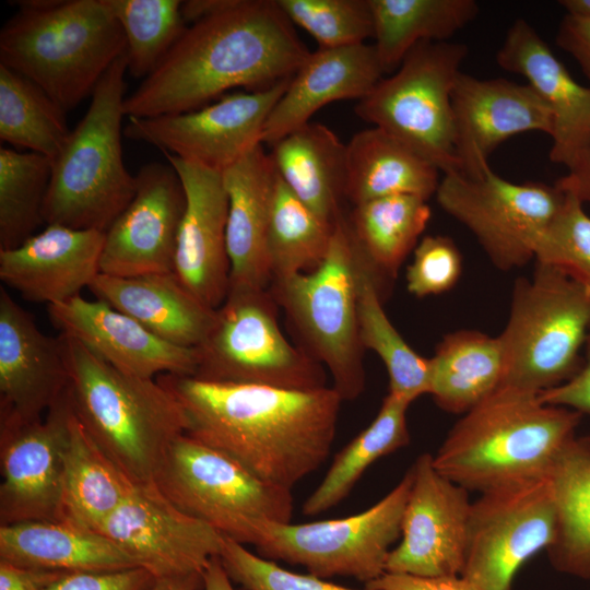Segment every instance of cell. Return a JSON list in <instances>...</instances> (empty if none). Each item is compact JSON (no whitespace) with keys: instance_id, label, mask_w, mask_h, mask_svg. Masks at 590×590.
Returning a JSON list of instances; mask_svg holds the SVG:
<instances>
[{"instance_id":"52","label":"cell","mask_w":590,"mask_h":590,"mask_svg":"<svg viewBox=\"0 0 590 590\" xmlns=\"http://www.w3.org/2000/svg\"><path fill=\"white\" fill-rule=\"evenodd\" d=\"M564 191L590 204V142L568 167V174L556 181Z\"/></svg>"},{"instance_id":"25","label":"cell","mask_w":590,"mask_h":590,"mask_svg":"<svg viewBox=\"0 0 590 590\" xmlns=\"http://www.w3.org/2000/svg\"><path fill=\"white\" fill-rule=\"evenodd\" d=\"M498 66L521 75L554 122L550 158L567 168L590 142V87L570 75L535 28L516 20L497 51Z\"/></svg>"},{"instance_id":"30","label":"cell","mask_w":590,"mask_h":590,"mask_svg":"<svg viewBox=\"0 0 590 590\" xmlns=\"http://www.w3.org/2000/svg\"><path fill=\"white\" fill-rule=\"evenodd\" d=\"M271 146L269 154L281 180L321 220L334 225L343 214L346 144L327 126L308 122Z\"/></svg>"},{"instance_id":"7","label":"cell","mask_w":590,"mask_h":590,"mask_svg":"<svg viewBox=\"0 0 590 590\" xmlns=\"http://www.w3.org/2000/svg\"><path fill=\"white\" fill-rule=\"evenodd\" d=\"M510 303L498 335L505 362L502 386L540 394L574 377L590 329V285L535 262L531 278L516 280Z\"/></svg>"},{"instance_id":"8","label":"cell","mask_w":590,"mask_h":590,"mask_svg":"<svg viewBox=\"0 0 590 590\" xmlns=\"http://www.w3.org/2000/svg\"><path fill=\"white\" fill-rule=\"evenodd\" d=\"M363 259L342 214L317 269L271 282L270 291L302 338L303 349L329 369L332 388L342 400L356 399L366 382L357 315Z\"/></svg>"},{"instance_id":"42","label":"cell","mask_w":590,"mask_h":590,"mask_svg":"<svg viewBox=\"0 0 590 590\" xmlns=\"http://www.w3.org/2000/svg\"><path fill=\"white\" fill-rule=\"evenodd\" d=\"M126 38L127 71L145 79L186 30L178 0H107Z\"/></svg>"},{"instance_id":"13","label":"cell","mask_w":590,"mask_h":590,"mask_svg":"<svg viewBox=\"0 0 590 590\" xmlns=\"http://www.w3.org/2000/svg\"><path fill=\"white\" fill-rule=\"evenodd\" d=\"M435 196L440 208L475 236L492 263L510 271L534 259L565 192L556 184H515L488 167L474 177L444 174Z\"/></svg>"},{"instance_id":"45","label":"cell","mask_w":590,"mask_h":590,"mask_svg":"<svg viewBox=\"0 0 590 590\" xmlns=\"http://www.w3.org/2000/svg\"><path fill=\"white\" fill-rule=\"evenodd\" d=\"M219 557L231 580L240 585L244 590H358L311 574L303 575L283 569L273 560L251 553L244 544L225 535Z\"/></svg>"},{"instance_id":"47","label":"cell","mask_w":590,"mask_h":590,"mask_svg":"<svg viewBox=\"0 0 590 590\" xmlns=\"http://www.w3.org/2000/svg\"><path fill=\"white\" fill-rule=\"evenodd\" d=\"M155 577L143 567L104 573H64L44 590H149Z\"/></svg>"},{"instance_id":"16","label":"cell","mask_w":590,"mask_h":590,"mask_svg":"<svg viewBox=\"0 0 590 590\" xmlns=\"http://www.w3.org/2000/svg\"><path fill=\"white\" fill-rule=\"evenodd\" d=\"M411 469L413 480L400 542L388 555L386 573L417 577L462 575L470 492L440 474L432 453L420 455Z\"/></svg>"},{"instance_id":"32","label":"cell","mask_w":590,"mask_h":590,"mask_svg":"<svg viewBox=\"0 0 590 590\" xmlns=\"http://www.w3.org/2000/svg\"><path fill=\"white\" fill-rule=\"evenodd\" d=\"M135 484L96 446L72 413L58 521L98 532Z\"/></svg>"},{"instance_id":"9","label":"cell","mask_w":590,"mask_h":590,"mask_svg":"<svg viewBox=\"0 0 590 590\" xmlns=\"http://www.w3.org/2000/svg\"><path fill=\"white\" fill-rule=\"evenodd\" d=\"M269 288L229 286L212 326L197 346V379L293 390L326 387L323 366L294 346L278 320Z\"/></svg>"},{"instance_id":"15","label":"cell","mask_w":590,"mask_h":590,"mask_svg":"<svg viewBox=\"0 0 590 590\" xmlns=\"http://www.w3.org/2000/svg\"><path fill=\"white\" fill-rule=\"evenodd\" d=\"M291 79L263 90L226 93L192 111L128 117L123 134L163 153L223 173L262 143L267 119Z\"/></svg>"},{"instance_id":"12","label":"cell","mask_w":590,"mask_h":590,"mask_svg":"<svg viewBox=\"0 0 590 590\" xmlns=\"http://www.w3.org/2000/svg\"><path fill=\"white\" fill-rule=\"evenodd\" d=\"M412 480L410 467L386 496L350 517L308 523L259 521L249 544L261 557L302 565L314 576L352 577L367 585L386 573L391 546L401 536Z\"/></svg>"},{"instance_id":"54","label":"cell","mask_w":590,"mask_h":590,"mask_svg":"<svg viewBox=\"0 0 590 590\" xmlns=\"http://www.w3.org/2000/svg\"><path fill=\"white\" fill-rule=\"evenodd\" d=\"M204 590H235L219 556L213 557L202 574Z\"/></svg>"},{"instance_id":"31","label":"cell","mask_w":590,"mask_h":590,"mask_svg":"<svg viewBox=\"0 0 590 590\" xmlns=\"http://www.w3.org/2000/svg\"><path fill=\"white\" fill-rule=\"evenodd\" d=\"M439 172L387 131L368 128L346 144L345 198L354 205L394 194L428 200L437 191Z\"/></svg>"},{"instance_id":"14","label":"cell","mask_w":590,"mask_h":590,"mask_svg":"<svg viewBox=\"0 0 590 590\" xmlns=\"http://www.w3.org/2000/svg\"><path fill=\"white\" fill-rule=\"evenodd\" d=\"M555 528L548 476L481 493L471 504L462 576L480 590H512L520 568L552 544Z\"/></svg>"},{"instance_id":"17","label":"cell","mask_w":590,"mask_h":590,"mask_svg":"<svg viewBox=\"0 0 590 590\" xmlns=\"http://www.w3.org/2000/svg\"><path fill=\"white\" fill-rule=\"evenodd\" d=\"M155 578L200 573L224 535L172 504L154 483L135 484L98 531Z\"/></svg>"},{"instance_id":"46","label":"cell","mask_w":590,"mask_h":590,"mask_svg":"<svg viewBox=\"0 0 590 590\" xmlns=\"http://www.w3.org/2000/svg\"><path fill=\"white\" fill-rule=\"evenodd\" d=\"M462 256L455 241L442 235L423 237L405 272L406 290L422 298L450 291L460 279Z\"/></svg>"},{"instance_id":"53","label":"cell","mask_w":590,"mask_h":590,"mask_svg":"<svg viewBox=\"0 0 590 590\" xmlns=\"http://www.w3.org/2000/svg\"><path fill=\"white\" fill-rule=\"evenodd\" d=\"M202 574L191 573L155 578L149 590H199L203 587Z\"/></svg>"},{"instance_id":"26","label":"cell","mask_w":590,"mask_h":590,"mask_svg":"<svg viewBox=\"0 0 590 590\" xmlns=\"http://www.w3.org/2000/svg\"><path fill=\"white\" fill-rule=\"evenodd\" d=\"M385 70L374 45L321 48L310 52L292 76L263 128L262 144L273 145L307 125L327 104L365 97Z\"/></svg>"},{"instance_id":"48","label":"cell","mask_w":590,"mask_h":590,"mask_svg":"<svg viewBox=\"0 0 590 590\" xmlns=\"http://www.w3.org/2000/svg\"><path fill=\"white\" fill-rule=\"evenodd\" d=\"M587 358L579 371L566 382L539 394L543 403L568 408L590 415V329L586 340Z\"/></svg>"},{"instance_id":"35","label":"cell","mask_w":590,"mask_h":590,"mask_svg":"<svg viewBox=\"0 0 590 590\" xmlns=\"http://www.w3.org/2000/svg\"><path fill=\"white\" fill-rule=\"evenodd\" d=\"M375 49L389 73L422 42H447L479 14L474 0H369Z\"/></svg>"},{"instance_id":"36","label":"cell","mask_w":590,"mask_h":590,"mask_svg":"<svg viewBox=\"0 0 590 590\" xmlns=\"http://www.w3.org/2000/svg\"><path fill=\"white\" fill-rule=\"evenodd\" d=\"M364 253V252H363ZM390 282L364 255L358 275V330L364 350L375 352L386 366L389 392L410 404L429 392V358L416 353L385 312L382 300Z\"/></svg>"},{"instance_id":"33","label":"cell","mask_w":590,"mask_h":590,"mask_svg":"<svg viewBox=\"0 0 590 590\" xmlns=\"http://www.w3.org/2000/svg\"><path fill=\"white\" fill-rule=\"evenodd\" d=\"M504 353L499 337L477 330L446 334L429 358V392L444 411L464 414L503 384Z\"/></svg>"},{"instance_id":"10","label":"cell","mask_w":590,"mask_h":590,"mask_svg":"<svg viewBox=\"0 0 590 590\" xmlns=\"http://www.w3.org/2000/svg\"><path fill=\"white\" fill-rule=\"evenodd\" d=\"M153 483L178 509L241 544L250 543L257 522L287 523L293 516L291 489L187 434L172 444Z\"/></svg>"},{"instance_id":"21","label":"cell","mask_w":590,"mask_h":590,"mask_svg":"<svg viewBox=\"0 0 590 590\" xmlns=\"http://www.w3.org/2000/svg\"><path fill=\"white\" fill-rule=\"evenodd\" d=\"M164 155L180 178L186 196L174 272L196 298L216 309L228 293L231 276L226 244L228 197L222 173Z\"/></svg>"},{"instance_id":"55","label":"cell","mask_w":590,"mask_h":590,"mask_svg":"<svg viewBox=\"0 0 590 590\" xmlns=\"http://www.w3.org/2000/svg\"><path fill=\"white\" fill-rule=\"evenodd\" d=\"M559 4L568 14L590 16V0H562Z\"/></svg>"},{"instance_id":"34","label":"cell","mask_w":590,"mask_h":590,"mask_svg":"<svg viewBox=\"0 0 590 590\" xmlns=\"http://www.w3.org/2000/svg\"><path fill=\"white\" fill-rule=\"evenodd\" d=\"M556 528L545 551L554 569L590 579V436H573L548 473Z\"/></svg>"},{"instance_id":"41","label":"cell","mask_w":590,"mask_h":590,"mask_svg":"<svg viewBox=\"0 0 590 590\" xmlns=\"http://www.w3.org/2000/svg\"><path fill=\"white\" fill-rule=\"evenodd\" d=\"M50 178L48 157L0 148V250L21 245L45 223L43 208Z\"/></svg>"},{"instance_id":"20","label":"cell","mask_w":590,"mask_h":590,"mask_svg":"<svg viewBox=\"0 0 590 590\" xmlns=\"http://www.w3.org/2000/svg\"><path fill=\"white\" fill-rule=\"evenodd\" d=\"M458 173L474 177L489 167L492 153L517 134L552 137L553 117L528 84L477 79L460 72L451 95Z\"/></svg>"},{"instance_id":"23","label":"cell","mask_w":590,"mask_h":590,"mask_svg":"<svg viewBox=\"0 0 590 590\" xmlns=\"http://www.w3.org/2000/svg\"><path fill=\"white\" fill-rule=\"evenodd\" d=\"M51 323L113 367L142 378L156 375L193 377L197 347L168 343L107 303L81 295L47 306Z\"/></svg>"},{"instance_id":"50","label":"cell","mask_w":590,"mask_h":590,"mask_svg":"<svg viewBox=\"0 0 590 590\" xmlns=\"http://www.w3.org/2000/svg\"><path fill=\"white\" fill-rule=\"evenodd\" d=\"M556 44L574 57L590 82V16L566 13L558 26Z\"/></svg>"},{"instance_id":"49","label":"cell","mask_w":590,"mask_h":590,"mask_svg":"<svg viewBox=\"0 0 590 590\" xmlns=\"http://www.w3.org/2000/svg\"><path fill=\"white\" fill-rule=\"evenodd\" d=\"M369 590H480L473 582L458 576L417 577L385 573L366 585Z\"/></svg>"},{"instance_id":"19","label":"cell","mask_w":590,"mask_h":590,"mask_svg":"<svg viewBox=\"0 0 590 590\" xmlns=\"http://www.w3.org/2000/svg\"><path fill=\"white\" fill-rule=\"evenodd\" d=\"M72 411L67 397L38 421L0 425V523L58 521Z\"/></svg>"},{"instance_id":"40","label":"cell","mask_w":590,"mask_h":590,"mask_svg":"<svg viewBox=\"0 0 590 590\" xmlns=\"http://www.w3.org/2000/svg\"><path fill=\"white\" fill-rule=\"evenodd\" d=\"M333 226L302 202L279 177L267 234L272 281L317 269L329 251Z\"/></svg>"},{"instance_id":"22","label":"cell","mask_w":590,"mask_h":590,"mask_svg":"<svg viewBox=\"0 0 590 590\" xmlns=\"http://www.w3.org/2000/svg\"><path fill=\"white\" fill-rule=\"evenodd\" d=\"M68 368L60 337L43 333L0 287V425L38 421L66 393Z\"/></svg>"},{"instance_id":"18","label":"cell","mask_w":590,"mask_h":590,"mask_svg":"<svg viewBox=\"0 0 590 590\" xmlns=\"http://www.w3.org/2000/svg\"><path fill=\"white\" fill-rule=\"evenodd\" d=\"M186 206L180 178L151 162L135 175V192L105 232L101 273L137 276L174 272L177 236Z\"/></svg>"},{"instance_id":"43","label":"cell","mask_w":590,"mask_h":590,"mask_svg":"<svg viewBox=\"0 0 590 590\" xmlns=\"http://www.w3.org/2000/svg\"><path fill=\"white\" fill-rule=\"evenodd\" d=\"M293 24L321 48L365 44L374 36L369 0H276Z\"/></svg>"},{"instance_id":"1","label":"cell","mask_w":590,"mask_h":590,"mask_svg":"<svg viewBox=\"0 0 590 590\" xmlns=\"http://www.w3.org/2000/svg\"><path fill=\"white\" fill-rule=\"evenodd\" d=\"M186 416L188 436L261 480L292 489L328 458L341 402L332 387L293 390L161 375Z\"/></svg>"},{"instance_id":"51","label":"cell","mask_w":590,"mask_h":590,"mask_svg":"<svg viewBox=\"0 0 590 590\" xmlns=\"http://www.w3.org/2000/svg\"><path fill=\"white\" fill-rule=\"evenodd\" d=\"M63 574L0 560V590H44Z\"/></svg>"},{"instance_id":"24","label":"cell","mask_w":590,"mask_h":590,"mask_svg":"<svg viewBox=\"0 0 590 590\" xmlns=\"http://www.w3.org/2000/svg\"><path fill=\"white\" fill-rule=\"evenodd\" d=\"M105 232L48 224L0 250V279L26 300L55 305L81 295L99 270Z\"/></svg>"},{"instance_id":"11","label":"cell","mask_w":590,"mask_h":590,"mask_svg":"<svg viewBox=\"0 0 590 590\" xmlns=\"http://www.w3.org/2000/svg\"><path fill=\"white\" fill-rule=\"evenodd\" d=\"M467 54V46L459 43H418L396 73L382 78L357 102L355 114L444 174L458 173L451 95Z\"/></svg>"},{"instance_id":"6","label":"cell","mask_w":590,"mask_h":590,"mask_svg":"<svg viewBox=\"0 0 590 590\" xmlns=\"http://www.w3.org/2000/svg\"><path fill=\"white\" fill-rule=\"evenodd\" d=\"M126 56L105 72L85 115L51 161L43 219L78 229L106 232L135 192V176L125 166L121 133Z\"/></svg>"},{"instance_id":"2","label":"cell","mask_w":590,"mask_h":590,"mask_svg":"<svg viewBox=\"0 0 590 590\" xmlns=\"http://www.w3.org/2000/svg\"><path fill=\"white\" fill-rule=\"evenodd\" d=\"M310 51L276 0H225L186 27L158 66L125 98L127 117L192 111L236 87L291 79Z\"/></svg>"},{"instance_id":"38","label":"cell","mask_w":590,"mask_h":590,"mask_svg":"<svg viewBox=\"0 0 590 590\" xmlns=\"http://www.w3.org/2000/svg\"><path fill=\"white\" fill-rule=\"evenodd\" d=\"M409 405L393 394L385 397L374 421L335 455L321 483L304 503V515L315 516L333 508L375 461L410 444Z\"/></svg>"},{"instance_id":"44","label":"cell","mask_w":590,"mask_h":590,"mask_svg":"<svg viewBox=\"0 0 590 590\" xmlns=\"http://www.w3.org/2000/svg\"><path fill=\"white\" fill-rule=\"evenodd\" d=\"M564 192L560 208L536 245L534 260L590 285V216L575 194Z\"/></svg>"},{"instance_id":"3","label":"cell","mask_w":590,"mask_h":590,"mask_svg":"<svg viewBox=\"0 0 590 590\" xmlns=\"http://www.w3.org/2000/svg\"><path fill=\"white\" fill-rule=\"evenodd\" d=\"M582 414L500 386L462 414L433 455L436 470L469 492L548 476Z\"/></svg>"},{"instance_id":"4","label":"cell","mask_w":590,"mask_h":590,"mask_svg":"<svg viewBox=\"0 0 590 590\" xmlns=\"http://www.w3.org/2000/svg\"><path fill=\"white\" fill-rule=\"evenodd\" d=\"M72 413L96 446L134 483H153L187 422L157 379L126 374L60 334Z\"/></svg>"},{"instance_id":"27","label":"cell","mask_w":590,"mask_h":590,"mask_svg":"<svg viewBox=\"0 0 590 590\" xmlns=\"http://www.w3.org/2000/svg\"><path fill=\"white\" fill-rule=\"evenodd\" d=\"M228 197L229 286L268 288L272 273L267 234L279 175L260 143L222 173Z\"/></svg>"},{"instance_id":"28","label":"cell","mask_w":590,"mask_h":590,"mask_svg":"<svg viewBox=\"0 0 590 590\" xmlns=\"http://www.w3.org/2000/svg\"><path fill=\"white\" fill-rule=\"evenodd\" d=\"M88 290L160 339L182 347L199 346L214 319L215 309L196 298L175 272L137 276L98 273Z\"/></svg>"},{"instance_id":"37","label":"cell","mask_w":590,"mask_h":590,"mask_svg":"<svg viewBox=\"0 0 590 590\" xmlns=\"http://www.w3.org/2000/svg\"><path fill=\"white\" fill-rule=\"evenodd\" d=\"M430 215L427 200L394 194L354 205L347 221L369 263L391 283L418 244Z\"/></svg>"},{"instance_id":"5","label":"cell","mask_w":590,"mask_h":590,"mask_svg":"<svg viewBox=\"0 0 590 590\" xmlns=\"http://www.w3.org/2000/svg\"><path fill=\"white\" fill-rule=\"evenodd\" d=\"M19 7L0 32V64L72 110L125 55L119 22L107 0H32Z\"/></svg>"},{"instance_id":"39","label":"cell","mask_w":590,"mask_h":590,"mask_svg":"<svg viewBox=\"0 0 590 590\" xmlns=\"http://www.w3.org/2000/svg\"><path fill=\"white\" fill-rule=\"evenodd\" d=\"M66 110L27 78L0 64V139L52 161L71 130Z\"/></svg>"},{"instance_id":"29","label":"cell","mask_w":590,"mask_h":590,"mask_svg":"<svg viewBox=\"0 0 590 590\" xmlns=\"http://www.w3.org/2000/svg\"><path fill=\"white\" fill-rule=\"evenodd\" d=\"M0 560L62 573H104L140 567L102 533L63 521L0 524Z\"/></svg>"}]
</instances>
